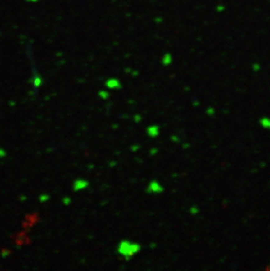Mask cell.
Masks as SVG:
<instances>
[{
	"mask_svg": "<svg viewBox=\"0 0 270 271\" xmlns=\"http://www.w3.org/2000/svg\"><path fill=\"white\" fill-rule=\"evenodd\" d=\"M140 249V246L138 244H132L130 242L124 241L120 242L119 247H118V252L128 258V257L133 256L134 254H136Z\"/></svg>",
	"mask_w": 270,
	"mask_h": 271,
	"instance_id": "6da1fadb",
	"label": "cell"
},
{
	"mask_svg": "<svg viewBox=\"0 0 270 271\" xmlns=\"http://www.w3.org/2000/svg\"><path fill=\"white\" fill-rule=\"evenodd\" d=\"M259 124L260 126L267 129V130H270V117H262L259 119Z\"/></svg>",
	"mask_w": 270,
	"mask_h": 271,
	"instance_id": "7a4b0ae2",
	"label": "cell"
},
{
	"mask_svg": "<svg viewBox=\"0 0 270 271\" xmlns=\"http://www.w3.org/2000/svg\"><path fill=\"white\" fill-rule=\"evenodd\" d=\"M149 189H153V190H151V191H153V192H161L160 190H158V189H162V186L158 184V183H156V182H153V183H151L150 186H149Z\"/></svg>",
	"mask_w": 270,
	"mask_h": 271,
	"instance_id": "3957f363",
	"label": "cell"
},
{
	"mask_svg": "<svg viewBox=\"0 0 270 271\" xmlns=\"http://www.w3.org/2000/svg\"><path fill=\"white\" fill-rule=\"evenodd\" d=\"M148 134L150 136H156L158 134V127L156 126H152L150 128H148Z\"/></svg>",
	"mask_w": 270,
	"mask_h": 271,
	"instance_id": "277c9868",
	"label": "cell"
},
{
	"mask_svg": "<svg viewBox=\"0 0 270 271\" xmlns=\"http://www.w3.org/2000/svg\"><path fill=\"white\" fill-rule=\"evenodd\" d=\"M252 69L254 72H258V71H260V69H261V66H260V64H259V63H254L252 65Z\"/></svg>",
	"mask_w": 270,
	"mask_h": 271,
	"instance_id": "5b68a950",
	"label": "cell"
},
{
	"mask_svg": "<svg viewBox=\"0 0 270 271\" xmlns=\"http://www.w3.org/2000/svg\"><path fill=\"white\" fill-rule=\"evenodd\" d=\"M268 270H270V266L268 267Z\"/></svg>",
	"mask_w": 270,
	"mask_h": 271,
	"instance_id": "8992f818",
	"label": "cell"
}]
</instances>
